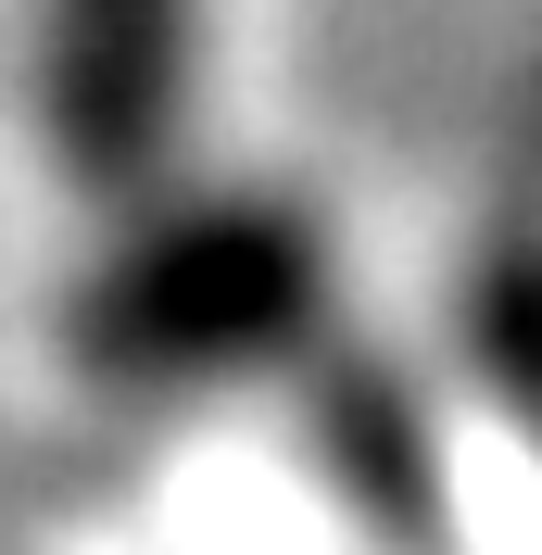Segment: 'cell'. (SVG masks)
Here are the masks:
<instances>
[{
	"label": "cell",
	"mask_w": 542,
	"mask_h": 555,
	"mask_svg": "<svg viewBox=\"0 0 542 555\" xmlns=\"http://www.w3.org/2000/svg\"><path fill=\"white\" fill-rule=\"evenodd\" d=\"M190 26L203 0H51V152L89 190L152 177L190 102Z\"/></svg>",
	"instance_id": "2"
},
{
	"label": "cell",
	"mask_w": 542,
	"mask_h": 555,
	"mask_svg": "<svg viewBox=\"0 0 542 555\" xmlns=\"http://www.w3.org/2000/svg\"><path fill=\"white\" fill-rule=\"evenodd\" d=\"M328 253L291 203H203L177 228H139L89 291H76V353L127 379H203L304 341Z\"/></svg>",
	"instance_id": "1"
}]
</instances>
